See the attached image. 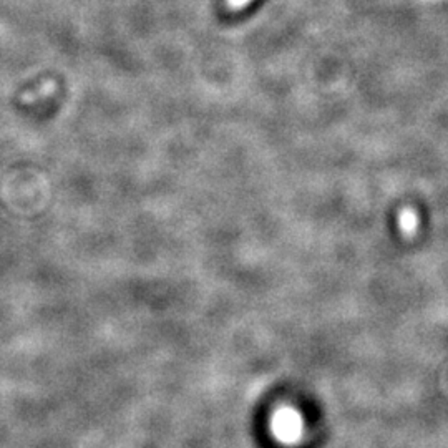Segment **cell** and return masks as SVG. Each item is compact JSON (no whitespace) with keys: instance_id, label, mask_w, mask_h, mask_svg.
<instances>
[{"instance_id":"1","label":"cell","mask_w":448,"mask_h":448,"mask_svg":"<svg viewBox=\"0 0 448 448\" xmlns=\"http://www.w3.org/2000/svg\"><path fill=\"white\" fill-rule=\"evenodd\" d=\"M229 2H231V5H234V7H241V5L249 2V0H229Z\"/></svg>"}]
</instances>
